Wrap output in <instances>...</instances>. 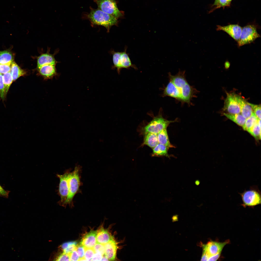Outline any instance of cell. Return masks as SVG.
I'll return each mask as SVG.
<instances>
[{
	"label": "cell",
	"instance_id": "6da1fadb",
	"mask_svg": "<svg viewBox=\"0 0 261 261\" xmlns=\"http://www.w3.org/2000/svg\"><path fill=\"white\" fill-rule=\"evenodd\" d=\"M185 71L180 70L175 75L168 73L169 81L163 89V97L169 96L182 103L192 105L191 101L195 97L198 91L188 83L185 77Z\"/></svg>",
	"mask_w": 261,
	"mask_h": 261
},
{
	"label": "cell",
	"instance_id": "7a4b0ae2",
	"mask_svg": "<svg viewBox=\"0 0 261 261\" xmlns=\"http://www.w3.org/2000/svg\"><path fill=\"white\" fill-rule=\"evenodd\" d=\"M89 8V13H83L82 18L88 20L92 26H102L105 27L108 31H109L111 26L117 24L118 19L115 17L98 8L94 9L91 6Z\"/></svg>",
	"mask_w": 261,
	"mask_h": 261
},
{
	"label": "cell",
	"instance_id": "3957f363",
	"mask_svg": "<svg viewBox=\"0 0 261 261\" xmlns=\"http://www.w3.org/2000/svg\"><path fill=\"white\" fill-rule=\"evenodd\" d=\"M79 171V167L76 166L74 171L71 172L69 179L68 194L64 206L72 203L73 198L79 190L80 185Z\"/></svg>",
	"mask_w": 261,
	"mask_h": 261
},
{
	"label": "cell",
	"instance_id": "277c9868",
	"mask_svg": "<svg viewBox=\"0 0 261 261\" xmlns=\"http://www.w3.org/2000/svg\"><path fill=\"white\" fill-rule=\"evenodd\" d=\"M239 194L243 202L242 205L244 207H253L261 204V193L257 186H252L249 189Z\"/></svg>",
	"mask_w": 261,
	"mask_h": 261
},
{
	"label": "cell",
	"instance_id": "5b68a950",
	"mask_svg": "<svg viewBox=\"0 0 261 261\" xmlns=\"http://www.w3.org/2000/svg\"><path fill=\"white\" fill-rule=\"evenodd\" d=\"M176 119L173 121H169L165 119L161 114L155 117L144 128L145 134L151 133L157 134L164 129L167 128L171 123L175 122Z\"/></svg>",
	"mask_w": 261,
	"mask_h": 261
},
{
	"label": "cell",
	"instance_id": "8992f818",
	"mask_svg": "<svg viewBox=\"0 0 261 261\" xmlns=\"http://www.w3.org/2000/svg\"><path fill=\"white\" fill-rule=\"evenodd\" d=\"M260 36L255 25H246L242 28L240 37L237 42L238 46L240 47L251 43Z\"/></svg>",
	"mask_w": 261,
	"mask_h": 261
},
{
	"label": "cell",
	"instance_id": "52a82bcc",
	"mask_svg": "<svg viewBox=\"0 0 261 261\" xmlns=\"http://www.w3.org/2000/svg\"><path fill=\"white\" fill-rule=\"evenodd\" d=\"M98 8L117 19L121 17L123 14L118 9L115 0H93Z\"/></svg>",
	"mask_w": 261,
	"mask_h": 261
},
{
	"label": "cell",
	"instance_id": "ba28073f",
	"mask_svg": "<svg viewBox=\"0 0 261 261\" xmlns=\"http://www.w3.org/2000/svg\"><path fill=\"white\" fill-rule=\"evenodd\" d=\"M71 172L68 171L62 175L57 174L60 180L58 194L60 197L59 204L63 206L67 197L69 192V179Z\"/></svg>",
	"mask_w": 261,
	"mask_h": 261
},
{
	"label": "cell",
	"instance_id": "9c48e42d",
	"mask_svg": "<svg viewBox=\"0 0 261 261\" xmlns=\"http://www.w3.org/2000/svg\"><path fill=\"white\" fill-rule=\"evenodd\" d=\"M223 109L227 113L235 114L240 113V109L236 98L237 94L227 93Z\"/></svg>",
	"mask_w": 261,
	"mask_h": 261
},
{
	"label": "cell",
	"instance_id": "30bf717a",
	"mask_svg": "<svg viewBox=\"0 0 261 261\" xmlns=\"http://www.w3.org/2000/svg\"><path fill=\"white\" fill-rule=\"evenodd\" d=\"M229 242L228 240L223 242L212 241H209L206 244L203 245V251L206 252L209 257L221 253L224 246L228 244Z\"/></svg>",
	"mask_w": 261,
	"mask_h": 261
},
{
	"label": "cell",
	"instance_id": "8fae6325",
	"mask_svg": "<svg viewBox=\"0 0 261 261\" xmlns=\"http://www.w3.org/2000/svg\"><path fill=\"white\" fill-rule=\"evenodd\" d=\"M217 30L226 32L237 42L240 37L242 28L238 24H230L224 26L218 25Z\"/></svg>",
	"mask_w": 261,
	"mask_h": 261
},
{
	"label": "cell",
	"instance_id": "7c38bea8",
	"mask_svg": "<svg viewBox=\"0 0 261 261\" xmlns=\"http://www.w3.org/2000/svg\"><path fill=\"white\" fill-rule=\"evenodd\" d=\"M97 230H91L82 238L80 244L86 248H93L97 243Z\"/></svg>",
	"mask_w": 261,
	"mask_h": 261
},
{
	"label": "cell",
	"instance_id": "4fadbf2b",
	"mask_svg": "<svg viewBox=\"0 0 261 261\" xmlns=\"http://www.w3.org/2000/svg\"><path fill=\"white\" fill-rule=\"evenodd\" d=\"M236 98L240 107L241 114L246 119L249 118L253 113L250 103L242 97L237 94Z\"/></svg>",
	"mask_w": 261,
	"mask_h": 261
},
{
	"label": "cell",
	"instance_id": "5bb4252c",
	"mask_svg": "<svg viewBox=\"0 0 261 261\" xmlns=\"http://www.w3.org/2000/svg\"><path fill=\"white\" fill-rule=\"evenodd\" d=\"M105 256L109 260L114 261L116 258V252L118 248L117 243L113 239L104 245Z\"/></svg>",
	"mask_w": 261,
	"mask_h": 261
},
{
	"label": "cell",
	"instance_id": "9a60e30c",
	"mask_svg": "<svg viewBox=\"0 0 261 261\" xmlns=\"http://www.w3.org/2000/svg\"><path fill=\"white\" fill-rule=\"evenodd\" d=\"M56 63L57 62L54 55L48 52L41 54L37 58V69L45 65H56Z\"/></svg>",
	"mask_w": 261,
	"mask_h": 261
},
{
	"label": "cell",
	"instance_id": "2e32d148",
	"mask_svg": "<svg viewBox=\"0 0 261 261\" xmlns=\"http://www.w3.org/2000/svg\"><path fill=\"white\" fill-rule=\"evenodd\" d=\"M97 243L105 245L114 239L108 231L101 227L97 230Z\"/></svg>",
	"mask_w": 261,
	"mask_h": 261
},
{
	"label": "cell",
	"instance_id": "e0dca14e",
	"mask_svg": "<svg viewBox=\"0 0 261 261\" xmlns=\"http://www.w3.org/2000/svg\"><path fill=\"white\" fill-rule=\"evenodd\" d=\"M56 65L47 64L38 69L39 73L45 78L52 77L56 73Z\"/></svg>",
	"mask_w": 261,
	"mask_h": 261
},
{
	"label": "cell",
	"instance_id": "ac0fdd59",
	"mask_svg": "<svg viewBox=\"0 0 261 261\" xmlns=\"http://www.w3.org/2000/svg\"><path fill=\"white\" fill-rule=\"evenodd\" d=\"M132 67L135 68V66L132 64L130 58L126 53V50L123 52H121L120 58L118 72L123 68H128Z\"/></svg>",
	"mask_w": 261,
	"mask_h": 261
},
{
	"label": "cell",
	"instance_id": "d6986e66",
	"mask_svg": "<svg viewBox=\"0 0 261 261\" xmlns=\"http://www.w3.org/2000/svg\"><path fill=\"white\" fill-rule=\"evenodd\" d=\"M145 134L143 145L152 149L159 143L157 134L149 132Z\"/></svg>",
	"mask_w": 261,
	"mask_h": 261
},
{
	"label": "cell",
	"instance_id": "ffe728a7",
	"mask_svg": "<svg viewBox=\"0 0 261 261\" xmlns=\"http://www.w3.org/2000/svg\"><path fill=\"white\" fill-rule=\"evenodd\" d=\"M13 78V81L16 80L21 76L25 75L26 72L22 69L15 62H13L11 65L10 71Z\"/></svg>",
	"mask_w": 261,
	"mask_h": 261
},
{
	"label": "cell",
	"instance_id": "44dd1931",
	"mask_svg": "<svg viewBox=\"0 0 261 261\" xmlns=\"http://www.w3.org/2000/svg\"><path fill=\"white\" fill-rule=\"evenodd\" d=\"M169 149L166 146L158 143L152 148V155L153 156H166L169 157L168 152Z\"/></svg>",
	"mask_w": 261,
	"mask_h": 261
},
{
	"label": "cell",
	"instance_id": "7402d4cb",
	"mask_svg": "<svg viewBox=\"0 0 261 261\" xmlns=\"http://www.w3.org/2000/svg\"><path fill=\"white\" fill-rule=\"evenodd\" d=\"M14 58V56L10 51H0V64L11 65Z\"/></svg>",
	"mask_w": 261,
	"mask_h": 261
},
{
	"label": "cell",
	"instance_id": "603a6c76",
	"mask_svg": "<svg viewBox=\"0 0 261 261\" xmlns=\"http://www.w3.org/2000/svg\"><path fill=\"white\" fill-rule=\"evenodd\" d=\"M157 135L159 143L164 145L169 148L174 147L170 142L167 128L163 130Z\"/></svg>",
	"mask_w": 261,
	"mask_h": 261
},
{
	"label": "cell",
	"instance_id": "cb8c5ba5",
	"mask_svg": "<svg viewBox=\"0 0 261 261\" xmlns=\"http://www.w3.org/2000/svg\"><path fill=\"white\" fill-rule=\"evenodd\" d=\"M223 114L228 119L242 127L244 125L246 119L240 113L232 114L224 113Z\"/></svg>",
	"mask_w": 261,
	"mask_h": 261
},
{
	"label": "cell",
	"instance_id": "d4e9b609",
	"mask_svg": "<svg viewBox=\"0 0 261 261\" xmlns=\"http://www.w3.org/2000/svg\"><path fill=\"white\" fill-rule=\"evenodd\" d=\"M261 120L259 119L257 122L247 131L252 136L257 139H261Z\"/></svg>",
	"mask_w": 261,
	"mask_h": 261
},
{
	"label": "cell",
	"instance_id": "484cf974",
	"mask_svg": "<svg viewBox=\"0 0 261 261\" xmlns=\"http://www.w3.org/2000/svg\"><path fill=\"white\" fill-rule=\"evenodd\" d=\"M259 119L253 112L251 116L246 119L244 125L242 127L243 129L247 131L257 122Z\"/></svg>",
	"mask_w": 261,
	"mask_h": 261
},
{
	"label": "cell",
	"instance_id": "4316f807",
	"mask_svg": "<svg viewBox=\"0 0 261 261\" xmlns=\"http://www.w3.org/2000/svg\"><path fill=\"white\" fill-rule=\"evenodd\" d=\"M3 80L6 95L9 87L13 81L12 77L10 72L4 74L3 75Z\"/></svg>",
	"mask_w": 261,
	"mask_h": 261
},
{
	"label": "cell",
	"instance_id": "83f0119b",
	"mask_svg": "<svg viewBox=\"0 0 261 261\" xmlns=\"http://www.w3.org/2000/svg\"><path fill=\"white\" fill-rule=\"evenodd\" d=\"M121 52H112L113 61L115 67L117 68V71L118 70Z\"/></svg>",
	"mask_w": 261,
	"mask_h": 261
},
{
	"label": "cell",
	"instance_id": "f1b7e54d",
	"mask_svg": "<svg viewBox=\"0 0 261 261\" xmlns=\"http://www.w3.org/2000/svg\"><path fill=\"white\" fill-rule=\"evenodd\" d=\"M232 1V0H218L216 3L213 6H215L214 9L230 6Z\"/></svg>",
	"mask_w": 261,
	"mask_h": 261
},
{
	"label": "cell",
	"instance_id": "f546056e",
	"mask_svg": "<svg viewBox=\"0 0 261 261\" xmlns=\"http://www.w3.org/2000/svg\"><path fill=\"white\" fill-rule=\"evenodd\" d=\"M77 242L76 241H71L67 242L66 247L63 250V253L65 254H70L76 249Z\"/></svg>",
	"mask_w": 261,
	"mask_h": 261
},
{
	"label": "cell",
	"instance_id": "4dcf8cb0",
	"mask_svg": "<svg viewBox=\"0 0 261 261\" xmlns=\"http://www.w3.org/2000/svg\"><path fill=\"white\" fill-rule=\"evenodd\" d=\"M95 253L100 254L102 255L104 254L105 248L104 245L96 243L93 248Z\"/></svg>",
	"mask_w": 261,
	"mask_h": 261
},
{
	"label": "cell",
	"instance_id": "1f68e13d",
	"mask_svg": "<svg viewBox=\"0 0 261 261\" xmlns=\"http://www.w3.org/2000/svg\"><path fill=\"white\" fill-rule=\"evenodd\" d=\"M254 113L256 116L259 119L261 120V105H255L250 103Z\"/></svg>",
	"mask_w": 261,
	"mask_h": 261
},
{
	"label": "cell",
	"instance_id": "d6a6232c",
	"mask_svg": "<svg viewBox=\"0 0 261 261\" xmlns=\"http://www.w3.org/2000/svg\"><path fill=\"white\" fill-rule=\"evenodd\" d=\"M94 253L93 248H86L84 258L86 261H91Z\"/></svg>",
	"mask_w": 261,
	"mask_h": 261
},
{
	"label": "cell",
	"instance_id": "836d02e7",
	"mask_svg": "<svg viewBox=\"0 0 261 261\" xmlns=\"http://www.w3.org/2000/svg\"><path fill=\"white\" fill-rule=\"evenodd\" d=\"M6 96L3 80V76L0 74V97L2 99H4Z\"/></svg>",
	"mask_w": 261,
	"mask_h": 261
},
{
	"label": "cell",
	"instance_id": "e575fe53",
	"mask_svg": "<svg viewBox=\"0 0 261 261\" xmlns=\"http://www.w3.org/2000/svg\"><path fill=\"white\" fill-rule=\"evenodd\" d=\"M86 248L80 244L76 246V250L79 255L80 259L83 258Z\"/></svg>",
	"mask_w": 261,
	"mask_h": 261
},
{
	"label": "cell",
	"instance_id": "d590c367",
	"mask_svg": "<svg viewBox=\"0 0 261 261\" xmlns=\"http://www.w3.org/2000/svg\"><path fill=\"white\" fill-rule=\"evenodd\" d=\"M10 70L11 65L0 64V74H4L10 72Z\"/></svg>",
	"mask_w": 261,
	"mask_h": 261
},
{
	"label": "cell",
	"instance_id": "8d00e7d4",
	"mask_svg": "<svg viewBox=\"0 0 261 261\" xmlns=\"http://www.w3.org/2000/svg\"><path fill=\"white\" fill-rule=\"evenodd\" d=\"M70 254H65L63 253L57 258L56 260V261H70Z\"/></svg>",
	"mask_w": 261,
	"mask_h": 261
},
{
	"label": "cell",
	"instance_id": "74e56055",
	"mask_svg": "<svg viewBox=\"0 0 261 261\" xmlns=\"http://www.w3.org/2000/svg\"><path fill=\"white\" fill-rule=\"evenodd\" d=\"M70 261H78L80 259L76 249L70 254Z\"/></svg>",
	"mask_w": 261,
	"mask_h": 261
},
{
	"label": "cell",
	"instance_id": "f35d334b",
	"mask_svg": "<svg viewBox=\"0 0 261 261\" xmlns=\"http://www.w3.org/2000/svg\"><path fill=\"white\" fill-rule=\"evenodd\" d=\"M100 254L95 253L91 261H101L103 257Z\"/></svg>",
	"mask_w": 261,
	"mask_h": 261
},
{
	"label": "cell",
	"instance_id": "ab89813d",
	"mask_svg": "<svg viewBox=\"0 0 261 261\" xmlns=\"http://www.w3.org/2000/svg\"><path fill=\"white\" fill-rule=\"evenodd\" d=\"M9 191L5 190L0 185V196L4 197H7Z\"/></svg>",
	"mask_w": 261,
	"mask_h": 261
},
{
	"label": "cell",
	"instance_id": "60d3db41",
	"mask_svg": "<svg viewBox=\"0 0 261 261\" xmlns=\"http://www.w3.org/2000/svg\"><path fill=\"white\" fill-rule=\"evenodd\" d=\"M221 253H219L210 256L208 261H216L219 258Z\"/></svg>",
	"mask_w": 261,
	"mask_h": 261
},
{
	"label": "cell",
	"instance_id": "b9f144b4",
	"mask_svg": "<svg viewBox=\"0 0 261 261\" xmlns=\"http://www.w3.org/2000/svg\"><path fill=\"white\" fill-rule=\"evenodd\" d=\"M209 256L204 251H203V254L201 257V261H208Z\"/></svg>",
	"mask_w": 261,
	"mask_h": 261
},
{
	"label": "cell",
	"instance_id": "7bdbcfd3",
	"mask_svg": "<svg viewBox=\"0 0 261 261\" xmlns=\"http://www.w3.org/2000/svg\"><path fill=\"white\" fill-rule=\"evenodd\" d=\"M102 261H108L109 260L108 258L105 256L103 257L101 260Z\"/></svg>",
	"mask_w": 261,
	"mask_h": 261
},
{
	"label": "cell",
	"instance_id": "ee69618b",
	"mask_svg": "<svg viewBox=\"0 0 261 261\" xmlns=\"http://www.w3.org/2000/svg\"><path fill=\"white\" fill-rule=\"evenodd\" d=\"M218 0H215V1H214L213 4V5L212 6L214 5L216 3H217Z\"/></svg>",
	"mask_w": 261,
	"mask_h": 261
}]
</instances>
